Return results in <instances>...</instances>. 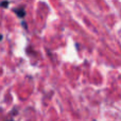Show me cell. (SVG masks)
<instances>
[{"label":"cell","instance_id":"cell-2","mask_svg":"<svg viewBox=\"0 0 121 121\" xmlns=\"http://www.w3.org/2000/svg\"><path fill=\"white\" fill-rule=\"evenodd\" d=\"M2 39V35H1V34H0V40H1Z\"/></svg>","mask_w":121,"mask_h":121},{"label":"cell","instance_id":"cell-1","mask_svg":"<svg viewBox=\"0 0 121 121\" xmlns=\"http://www.w3.org/2000/svg\"><path fill=\"white\" fill-rule=\"evenodd\" d=\"M14 13H15V14H17V16H18L19 18H23V17H25V15H26V12H25L23 6H19V8L14 9Z\"/></svg>","mask_w":121,"mask_h":121}]
</instances>
